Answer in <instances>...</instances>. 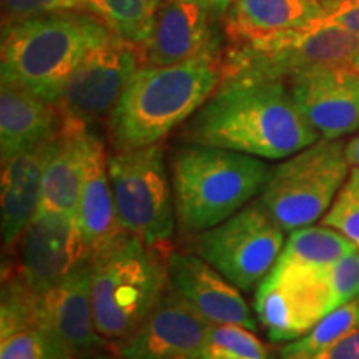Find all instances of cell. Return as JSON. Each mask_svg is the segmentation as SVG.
Masks as SVG:
<instances>
[{
  "label": "cell",
  "instance_id": "1",
  "mask_svg": "<svg viewBox=\"0 0 359 359\" xmlns=\"http://www.w3.org/2000/svg\"><path fill=\"white\" fill-rule=\"evenodd\" d=\"M185 143L285 160L320 140L283 80L223 79L185 122Z\"/></svg>",
  "mask_w": 359,
  "mask_h": 359
},
{
  "label": "cell",
  "instance_id": "2",
  "mask_svg": "<svg viewBox=\"0 0 359 359\" xmlns=\"http://www.w3.org/2000/svg\"><path fill=\"white\" fill-rule=\"evenodd\" d=\"M222 43L175 65H143L107 120L111 151L160 143L212 97L222 83Z\"/></svg>",
  "mask_w": 359,
  "mask_h": 359
},
{
  "label": "cell",
  "instance_id": "3",
  "mask_svg": "<svg viewBox=\"0 0 359 359\" xmlns=\"http://www.w3.org/2000/svg\"><path fill=\"white\" fill-rule=\"evenodd\" d=\"M170 170L177 230L191 238L262 195L271 167L241 151L187 143L175 150Z\"/></svg>",
  "mask_w": 359,
  "mask_h": 359
},
{
  "label": "cell",
  "instance_id": "4",
  "mask_svg": "<svg viewBox=\"0 0 359 359\" xmlns=\"http://www.w3.org/2000/svg\"><path fill=\"white\" fill-rule=\"evenodd\" d=\"M170 253L122 231L90 257L95 327L109 343L128 339L168 288Z\"/></svg>",
  "mask_w": 359,
  "mask_h": 359
},
{
  "label": "cell",
  "instance_id": "5",
  "mask_svg": "<svg viewBox=\"0 0 359 359\" xmlns=\"http://www.w3.org/2000/svg\"><path fill=\"white\" fill-rule=\"evenodd\" d=\"M114 34L102 17L87 12L47 13L2 27V79L15 80L57 103L72 72L95 45Z\"/></svg>",
  "mask_w": 359,
  "mask_h": 359
},
{
  "label": "cell",
  "instance_id": "6",
  "mask_svg": "<svg viewBox=\"0 0 359 359\" xmlns=\"http://www.w3.org/2000/svg\"><path fill=\"white\" fill-rule=\"evenodd\" d=\"M359 39L333 25L314 24L230 42L223 48L224 75L258 80H286L299 72L351 65Z\"/></svg>",
  "mask_w": 359,
  "mask_h": 359
},
{
  "label": "cell",
  "instance_id": "7",
  "mask_svg": "<svg viewBox=\"0 0 359 359\" xmlns=\"http://www.w3.org/2000/svg\"><path fill=\"white\" fill-rule=\"evenodd\" d=\"M349 167L346 143L320 138L271 168L259 200L285 231L309 226L333 205Z\"/></svg>",
  "mask_w": 359,
  "mask_h": 359
},
{
  "label": "cell",
  "instance_id": "8",
  "mask_svg": "<svg viewBox=\"0 0 359 359\" xmlns=\"http://www.w3.org/2000/svg\"><path fill=\"white\" fill-rule=\"evenodd\" d=\"M109 175L122 230L138 236L147 245L172 253L177 215L163 147L155 143L111 151Z\"/></svg>",
  "mask_w": 359,
  "mask_h": 359
},
{
  "label": "cell",
  "instance_id": "9",
  "mask_svg": "<svg viewBox=\"0 0 359 359\" xmlns=\"http://www.w3.org/2000/svg\"><path fill=\"white\" fill-rule=\"evenodd\" d=\"M262 200L191 236V248L240 291H251L280 258L285 236Z\"/></svg>",
  "mask_w": 359,
  "mask_h": 359
},
{
  "label": "cell",
  "instance_id": "10",
  "mask_svg": "<svg viewBox=\"0 0 359 359\" xmlns=\"http://www.w3.org/2000/svg\"><path fill=\"white\" fill-rule=\"evenodd\" d=\"M143 65L140 45L111 34L90 48L67 80L55 103L62 120L85 127L107 122L130 80Z\"/></svg>",
  "mask_w": 359,
  "mask_h": 359
},
{
  "label": "cell",
  "instance_id": "11",
  "mask_svg": "<svg viewBox=\"0 0 359 359\" xmlns=\"http://www.w3.org/2000/svg\"><path fill=\"white\" fill-rule=\"evenodd\" d=\"M327 269H313L278 258L255 293V311L273 343L306 334L331 313Z\"/></svg>",
  "mask_w": 359,
  "mask_h": 359
},
{
  "label": "cell",
  "instance_id": "12",
  "mask_svg": "<svg viewBox=\"0 0 359 359\" xmlns=\"http://www.w3.org/2000/svg\"><path fill=\"white\" fill-rule=\"evenodd\" d=\"M92 250L85 243L75 217L40 208L15 246L6 253L2 269L13 273L37 296L87 263Z\"/></svg>",
  "mask_w": 359,
  "mask_h": 359
},
{
  "label": "cell",
  "instance_id": "13",
  "mask_svg": "<svg viewBox=\"0 0 359 359\" xmlns=\"http://www.w3.org/2000/svg\"><path fill=\"white\" fill-rule=\"evenodd\" d=\"M286 85L296 107L321 138L339 140L359 128V74L351 65L299 72Z\"/></svg>",
  "mask_w": 359,
  "mask_h": 359
},
{
  "label": "cell",
  "instance_id": "14",
  "mask_svg": "<svg viewBox=\"0 0 359 359\" xmlns=\"http://www.w3.org/2000/svg\"><path fill=\"white\" fill-rule=\"evenodd\" d=\"M210 330L212 323L167 288L140 327L116 344V353L125 359H198Z\"/></svg>",
  "mask_w": 359,
  "mask_h": 359
},
{
  "label": "cell",
  "instance_id": "15",
  "mask_svg": "<svg viewBox=\"0 0 359 359\" xmlns=\"http://www.w3.org/2000/svg\"><path fill=\"white\" fill-rule=\"evenodd\" d=\"M168 288L187 299L212 325H238L257 331L253 313L233 283L195 251L170 253Z\"/></svg>",
  "mask_w": 359,
  "mask_h": 359
},
{
  "label": "cell",
  "instance_id": "16",
  "mask_svg": "<svg viewBox=\"0 0 359 359\" xmlns=\"http://www.w3.org/2000/svg\"><path fill=\"white\" fill-rule=\"evenodd\" d=\"M52 333L75 359L103 351L109 344L95 327L90 294V259L43 294L39 325Z\"/></svg>",
  "mask_w": 359,
  "mask_h": 359
},
{
  "label": "cell",
  "instance_id": "17",
  "mask_svg": "<svg viewBox=\"0 0 359 359\" xmlns=\"http://www.w3.org/2000/svg\"><path fill=\"white\" fill-rule=\"evenodd\" d=\"M213 19L190 0H165L156 8L150 34L142 45L143 62L165 67L185 62L218 43Z\"/></svg>",
  "mask_w": 359,
  "mask_h": 359
},
{
  "label": "cell",
  "instance_id": "18",
  "mask_svg": "<svg viewBox=\"0 0 359 359\" xmlns=\"http://www.w3.org/2000/svg\"><path fill=\"white\" fill-rule=\"evenodd\" d=\"M55 137L27 148L2 165V243L6 253L15 246L39 212L45 165Z\"/></svg>",
  "mask_w": 359,
  "mask_h": 359
},
{
  "label": "cell",
  "instance_id": "19",
  "mask_svg": "<svg viewBox=\"0 0 359 359\" xmlns=\"http://www.w3.org/2000/svg\"><path fill=\"white\" fill-rule=\"evenodd\" d=\"M55 103L45 102L24 85L2 79L0 85V158L2 165L27 148L50 140L60 130Z\"/></svg>",
  "mask_w": 359,
  "mask_h": 359
},
{
  "label": "cell",
  "instance_id": "20",
  "mask_svg": "<svg viewBox=\"0 0 359 359\" xmlns=\"http://www.w3.org/2000/svg\"><path fill=\"white\" fill-rule=\"evenodd\" d=\"M75 219L85 243L92 251L123 231L115 212L109 155L92 130H88L85 138L82 193Z\"/></svg>",
  "mask_w": 359,
  "mask_h": 359
},
{
  "label": "cell",
  "instance_id": "21",
  "mask_svg": "<svg viewBox=\"0 0 359 359\" xmlns=\"http://www.w3.org/2000/svg\"><path fill=\"white\" fill-rule=\"evenodd\" d=\"M90 127L62 120L43 172L40 208L77 217L82 193L85 138ZM39 208V210H40Z\"/></svg>",
  "mask_w": 359,
  "mask_h": 359
},
{
  "label": "cell",
  "instance_id": "22",
  "mask_svg": "<svg viewBox=\"0 0 359 359\" xmlns=\"http://www.w3.org/2000/svg\"><path fill=\"white\" fill-rule=\"evenodd\" d=\"M326 13L320 0H236L224 15L228 42L259 37L288 29H303Z\"/></svg>",
  "mask_w": 359,
  "mask_h": 359
},
{
  "label": "cell",
  "instance_id": "23",
  "mask_svg": "<svg viewBox=\"0 0 359 359\" xmlns=\"http://www.w3.org/2000/svg\"><path fill=\"white\" fill-rule=\"evenodd\" d=\"M354 250L359 248L339 231L326 224L321 226L309 224L290 233L280 259L304 268L325 269Z\"/></svg>",
  "mask_w": 359,
  "mask_h": 359
},
{
  "label": "cell",
  "instance_id": "24",
  "mask_svg": "<svg viewBox=\"0 0 359 359\" xmlns=\"http://www.w3.org/2000/svg\"><path fill=\"white\" fill-rule=\"evenodd\" d=\"M359 330V299L327 313L306 334L281 349V359H320L338 341Z\"/></svg>",
  "mask_w": 359,
  "mask_h": 359
},
{
  "label": "cell",
  "instance_id": "25",
  "mask_svg": "<svg viewBox=\"0 0 359 359\" xmlns=\"http://www.w3.org/2000/svg\"><path fill=\"white\" fill-rule=\"evenodd\" d=\"M103 19L128 42L143 45L160 4L156 0H98Z\"/></svg>",
  "mask_w": 359,
  "mask_h": 359
},
{
  "label": "cell",
  "instance_id": "26",
  "mask_svg": "<svg viewBox=\"0 0 359 359\" xmlns=\"http://www.w3.org/2000/svg\"><path fill=\"white\" fill-rule=\"evenodd\" d=\"M0 359H75L52 333L27 326L0 338Z\"/></svg>",
  "mask_w": 359,
  "mask_h": 359
},
{
  "label": "cell",
  "instance_id": "27",
  "mask_svg": "<svg viewBox=\"0 0 359 359\" xmlns=\"http://www.w3.org/2000/svg\"><path fill=\"white\" fill-rule=\"evenodd\" d=\"M198 359H268V349L251 330L238 325H212Z\"/></svg>",
  "mask_w": 359,
  "mask_h": 359
},
{
  "label": "cell",
  "instance_id": "28",
  "mask_svg": "<svg viewBox=\"0 0 359 359\" xmlns=\"http://www.w3.org/2000/svg\"><path fill=\"white\" fill-rule=\"evenodd\" d=\"M321 223L339 231L359 248V168L351 167L346 182Z\"/></svg>",
  "mask_w": 359,
  "mask_h": 359
},
{
  "label": "cell",
  "instance_id": "29",
  "mask_svg": "<svg viewBox=\"0 0 359 359\" xmlns=\"http://www.w3.org/2000/svg\"><path fill=\"white\" fill-rule=\"evenodd\" d=\"M64 12H87L103 19L98 0H2V27L30 17Z\"/></svg>",
  "mask_w": 359,
  "mask_h": 359
},
{
  "label": "cell",
  "instance_id": "30",
  "mask_svg": "<svg viewBox=\"0 0 359 359\" xmlns=\"http://www.w3.org/2000/svg\"><path fill=\"white\" fill-rule=\"evenodd\" d=\"M331 309H338L359 296V250L341 258L327 269Z\"/></svg>",
  "mask_w": 359,
  "mask_h": 359
},
{
  "label": "cell",
  "instance_id": "31",
  "mask_svg": "<svg viewBox=\"0 0 359 359\" xmlns=\"http://www.w3.org/2000/svg\"><path fill=\"white\" fill-rule=\"evenodd\" d=\"M325 8L326 13L316 24L339 27L359 39V0H339Z\"/></svg>",
  "mask_w": 359,
  "mask_h": 359
},
{
  "label": "cell",
  "instance_id": "32",
  "mask_svg": "<svg viewBox=\"0 0 359 359\" xmlns=\"http://www.w3.org/2000/svg\"><path fill=\"white\" fill-rule=\"evenodd\" d=\"M320 359H359V330L344 336Z\"/></svg>",
  "mask_w": 359,
  "mask_h": 359
},
{
  "label": "cell",
  "instance_id": "33",
  "mask_svg": "<svg viewBox=\"0 0 359 359\" xmlns=\"http://www.w3.org/2000/svg\"><path fill=\"white\" fill-rule=\"evenodd\" d=\"M190 2L200 6L213 20H223L228 11L235 6L236 0H190Z\"/></svg>",
  "mask_w": 359,
  "mask_h": 359
},
{
  "label": "cell",
  "instance_id": "34",
  "mask_svg": "<svg viewBox=\"0 0 359 359\" xmlns=\"http://www.w3.org/2000/svg\"><path fill=\"white\" fill-rule=\"evenodd\" d=\"M346 158L351 167L359 168V135L346 143Z\"/></svg>",
  "mask_w": 359,
  "mask_h": 359
},
{
  "label": "cell",
  "instance_id": "35",
  "mask_svg": "<svg viewBox=\"0 0 359 359\" xmlns=\"http://www.w3.org/2000/svg\"><path fill=\"white\" fill-rule=\"evenodd\" d=\"M83 359H125V358L120 356V354H110V353H107L105 349H103V351L93 353V354H90V356L83 358Z\"/></svg>",
  "mask_w": 359,
  "mask_h": 359
},
{
  "label": "cell",
  "instance_id": "36",
  "mask_svg": "<svg viewBox=\"0 0 359 359\" xmlns=\"http://www.w3.org/2000/svg\"><path fill=\"white\" fill-rule=\"evenodd\" d=\"M351 67H353V69H354V70H356V72H358V74H359V53H358V55H356V57H354V60L351 62Z\"/></svg>",
  "mask_w": 359,
  "mask_h": 359
},
{
  "label": "cell",
  "instance_id": "37",
  "mask_svg": "<svg viewBox=\"0 0 359 359\" xmlns=\"http://www.w3.org/2000/svg\"><path fill=\"white\" fill-rule=\"evenodd\" d=\"M320 2L325 7H327V6H333V4H336V2H339V0H320Z\"/></svg>",
  "mask_w": 359,
  "mask_h": 359
},
{
  "label": "cell",
  "instance_id": "38",
  "mask_svg": "<svg viewBox=\"0 0 359 359\" xmlns=\"http://www.w3.org/2000/svg\"><path fill=\"white\" fill-rule=\"evenodd\" d=\"M156 2H158V4H161V2H165V0H156Z\"/></svg>",
  "mask_w": 359,
  "mask_h": 359
}]
</instances>
